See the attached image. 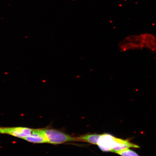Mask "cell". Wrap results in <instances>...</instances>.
Here are the masks:
<instances>
[{
    "label": "cell",
    "mask_w": 156,
    "mask_h": 156,
    "mask_svg": "<svg viewBox=\"0 0 156 156\" xmlns=\"http://www.w3.org/2000/svg\"><path fill=\"white\" fill-rule=\"evenodd\" d=\"M48 143L52 145H58L68 142L77 141L76 137H73L60 130L50 127L43 128Z\"/></svg>",
    "instance_id": "obj_1"
},
{
    "label": "cell",
    "mask_w": 156,
    "mask_h": 156,
    "mask_svg": "<svg viewBox=\"0 0 156 156\" xmlns=\"http://www.w3.org/2000/svg\"><path fill=\"white\" fill-rule=\"evenodd\" d=\"M33 129L24 127H0V134H7L24 139L30 135Z\"/></svg>",
    "instance_id": "obj_2"
},
{
    "label": "cell",
    "mask_w": 156,
    "mask_h": 156,
    "mask_svg": "<svg viewBox=\"0 0 156 156\" xmlns=\"http://www.w3.org/2000/svg\"><path fill=\"white\" fill-rule=\"evenodd\" d=\"M120 47L124 51L142 49L144 48L140 35L128 37L122 42Z\"/></svg>",
    "instance_id": "obj_3"
},
{
    "label": "cell",
    "mask_w": 156,
    "mask_h": 156,
    "mask_svg": "<svg viewBox=\"0 0 156 156\" xmlns=\"http://www.w3.org/2000/svg\"><path fill=\"white\" fill-rule=\"evenodd\" d=\"M24 140L33 143H48L43 128L33 129L30 135L25 138Z\"/></svg>",
    "instance_id": "obj_4"
},
{
    "label": "cell",
    "mask_w": 156,
    "mask_h": 156,
    "mask_svg": "<svg viewBox=\"0 0 156 156\" xmlns=\"http://www.w3.org/2000/svg\"><path fill=\"white\" fill-rule=\"evenodd\" d=\"M114 136L110 134H101L97 145L103 151H112Z\"/></svg>",
    "instance_id": "obj_5"
},
{
    "label": "cell",
    "mask_w": 156,
    "mask_h": 156,
    "mask_svg": "<svg viewBox=\"0 0 156 156\" xmlns=\"http://www.w3.org/2000/svg\"><path fill=\"white\" fill-rule=\"evenodd\" d=\"M130 148H139V146L132 143L128 140H125L114 136L112 151L115 153L117 151H122Z\"/></svg>",
    "instance_id": "obj_6"
},
{
    "label": "cell",
    "mask_w": 156,
    "mask_h": 156,
    "mask_svg": "<svg viewBox=\"0 0 156 156\" xmlns=\"http://www.w3.org/2000/svg\"><path fill=\"white\" fill-rule=\"evenodd\" d=\"M144 48L152 52H156V37L153 35L144 34L140 35Z\"/></svg>",
    "instance_id": "obj_7"
},
{
    "label": "cell",
    "mask_w": 156,
    "mask_h": 156,
    "mask_svg": "<svg viewBox=\"0 0 156 156\" xmlns=\"http://www.w3.org/2000/svg\"><path fill=\"white\" fill-rule=\"evenodd\" d=\"M101 134H85L76 137L77 141L87 142L93 145H97L99 138Z\"/></svg>",
    "instance_id": "obj_8"
},
{
    "label": "cell",
    "mask_w": 156,
    "mask_h": 156,
    "mask_svg": "<svg viewBox=\"0 0 156 156\" xmlns=\"http://www.w3.org/2000/svg\"><path fill=\"white\" fill-rule=\"evenodd\" d=\"M115 153L121 156H140L136 152L129 149L117 151Z\"/></svg>",
    "instance_id": "obj_9"
},
{
    "label": "cell",
    "mask_w": 156,
    "mask_h": 156,
    "mask_svg": "<svg viewBox=\"0 0 156 156\" xmlns=\"http://www.w3.org/2000/svg\"><path fill=\"white\" fill-rule=\"evenodd\" d=\"M72 1H77V0H72Z\"/></svg>",
    "instance_id": "obj_10"
}]
</instances>
